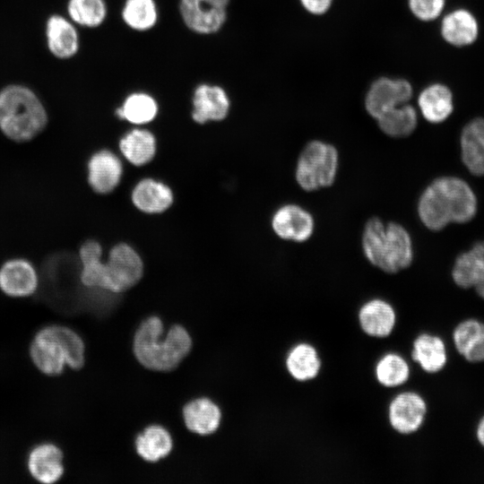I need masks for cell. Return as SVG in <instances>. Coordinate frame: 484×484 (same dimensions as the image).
I'll return each instance as SVG.
<instances>
[{
	"label": "cell",
	"instance_id": "18",
	"mask_svg": "<svg viewBox=\"0 0 484 484\" xmlns=\"http://www.w3.org/2000/svg\"><path fill=\"white\" fill-rule=\"evenodd\" d=\"M46 38L49 51L57 58L69 59L79 51L77 30L73 22L61 15H51L48 19Z\"/></svg>",
	"mask_w": 484,
	"mask_h": 484
},
{
	"label": "cell",
	"instance_id": "32",
	"mask_svg": "<svg viewBox=\"0 0 484 484\" xmlns=\"http://www.w3.org/2000/svg\"><path fill=\"white\" fill-rule=\"evenodd\" d=\"M410 376L411 368L408 361L396 352L385 353L375 366L376 379L385 388H395L404 385Z\"/></svg>",
	"mask_w": 484,
	"mask_h": 484
},
{
	"label": "cell",
	"instance_id": "5",
	"mask_svg": "<svg viewBox=\"0 0 484 484\" xmlns=\"http://www.w3.org/2000/svg\"><path fill=\"white\" fill-rule=\"evenodd\" d=\"M339 154L331 143L313 140L301 151L296 166L295 177L305 191H315L331 186L336 178Z\"/></svg>",
	"mask_w": 484,
	"mask_h": 484
},
{
	"label": "cell",
	"instance_id": "36",
	"mask_svg": "<svg viewBox=\"0 0 484 484\" xmlns=\"http://www.w3.org/2000/svg\"><path fill=\"white\" fill-rule=\"evenodd\" d=\"M299 2L307 13L319 16L330 10L333 0H299Z\"/></svg>",
	"mask_w": 484,
	"mask_h": 484
},
{
	"label": "cell",
	"instance_id": "31",
	"mask_svg": "<svg viewBox=\"0 0 484 484\" xmlns=\"http://www.w3.org/2000/svg\"><path fill=\"white\" fill-rule=\"evenodd\" d=\"M138 454L147 462H157L172 450L170 434L160 426H151L135 441Z\"/></svg>",
	"mask_w": 484,
	"mask_h": 484
},
{
	"label": "cell",
	"instance_id": "34",
	"mask_svg": "<svg viewBox=\"0 0 484 484\" xmlns=\"http://www.w3.org/2000/svg\"><path fill=\"white\" fill-rule=\"evenodd\" d=\"M50 327L64 349L66 363L74 369L82 367L84 363V344L80 336L67 327Z\"/></svg>",
	"mask_w": 484,
	"mask_h": 484
},
{
	"label": "cell",
	"instance_id": "24",
	"mask_svg": "<svg viewBox=\"0 0 484 484\" xmlns=\"http://www.w3.org/2000/svg\"><path fill=\"white\" fill-rule=\"evenodd\" d=\"M160 110L156 98L143 91L130 92L116 108L115 116L117 119L143 126L151 124L158 117Z\"/></svg>",
	"mask_w": 484,
	"mask_h": 484
},
{
	"label": "cell",
	"instance_id": "26",
	"mask_svg": "<svg viewBox=\"0 0 484 484\" xmlns=\"http://www.w3.org/2000/svg\"><path fill=\"white\" fill-rule=\"evenodd\" d=\"M452 278L462 289H471L484 281V240L461 253L453 266Z\"/></svg>",
	"mask_w": 484,
	"mask_h": 484
},
{
	"label": "cell",
	"instance_id": "8",
	"mask_svg": "<svg viewBox=\"0 0 484 484\" xmlns=\"http://www.w3.org/2000/svg\"><path fill=\"white\" fill-rule=\"evenodd\" d=\"M427 414L426 400L414 391L397 393L387 409L390 427L396 433L405 436L418 432L424 425Z\"/></svg>",
	"mask_w": 484,
	"mask_h": 484
},
{
	"label": "cell",
	"instance_id": "4",
	"mask_svg": "<svg viewBox=\"0 0 484 484\" xmlns=\"http://www.w3.org/2000/svg\"><path fill=\"white\" fill-rule=\"evenodd\" d=\"M47 124L46 108L33 91L20 84H10L0 91V130L6 137L28 142Z\"/></svg>",
	"mask_w": 484,
	"mask_h": 484
},
{
	"label": "cell",
	"instance_id": "9",
	"mask_svg": "<svg viewBox=\"0 0 484 484\" xmlns=\"http://www.w3.org/2000/svg\"><path fill=\"white\" fill-rule=\"evenodd\" d=\"M413 96L411 83L403 78L379 77L369 86L365 97V108L376 119L382 114L402 104Z\"/></svg>",
	"mask_w": 484,
	"mask_h": 484
},
{
	"label": "cell",
	"instance_id": "1",
	"mask_svg": "<svg viewBox=\"0 0 484 484\" xmlns=\"http://www.w3.org/2000/svg\"><path fill=\"white\" fill-rule=\"evenodd\" d=\"M417 210L423 225L437 231L450 223L471 220L478 211V200L465 180L444 176L436 178L423 190Z\"/></svg>",
	"mask_w": 484,
	"mask_h": 484
},
{
	"label": "cell",
	"instance_id": "22",
	"mask_svg": "<svg viewBox=\"0 0 484 484\" xmlns=\"http://www.w3.org/2000/svg\"><path fill=\"white\" fill-rule=\"evenodd\" d=\"M461 158L475 176H484V117L470 120L460 135Z\"/></svg>",
	"mask_w": 484,
	"mask_h": 484
},
{
	"label": "cell",
	"instance_id": "29",
	"mask_svg": "<svg viewBox=\"0 0 484 484\" xmlns=\"http://www.w3.org/2000/svg\"><path fill=\"white\" fill-rule=\"evenodd\" d=\"M121 19L134 31H149L158 24L160 19L157 1L125 0L121 8Z\"/></svg>",
	"mask_w": 484,
	"mask_h": 484
},
{
	"label": "cell",
	"instance_id": "13",
	"mask_svg": "<svg viewBox=\"0 0 484 484\" xmlns=\"http://www.w3.org/2000/svg\"><path fill=\"white\" fill-rule=\"evenodd\" d=\"M439 31L448 45L466 48L473 45L480 36V23L467 8H454L441 16Z\"/></svg>",
	"mask_w": 484,
	"mask_h": 484
},
{
	"label": "cell",
	"instance_id": "28",
	"mask_svg": "<svg viewBox=\"0 0 484 484\" xmlns=\"http://www.w3.org/2000/svg\"><path fill=\"white\" fill-rule=\"evenodd\" d=\"M183 417L189 430L199 435H210L219 428L221 412L211 400L200 398L185 406Z\"/></svg>",
	"mask_w": 484,
	"mask_h": 484
},
{
	"label": "cell",
	"instance_id": "14",
	"mask_svg": "<svg viewBox=\"0 0 484 484\" xmlns=\"http://www.w3.org/2000/svg\"><path fill=\"white\" fill-rule=\"evenodd\" d=\"M396 320V312L393 305L380 298L366 301L358 312V322L361 331L371 338L388 337L394 330Z\"/></svg>",
	"mask_w": 484,
	"mask_h": 484
},
{
	"label": "cell",
	"instance_id": "23",
	"mask_svg": "<svg viewBox=\"0 0 484 484\" xmlns=\"http://www.w3.org/2000/svg\"><path fill=\"white\" fill-rule=\"evenodd\" d=\"M157 139L154 134L137 126L125 133L118 141V149L132 165L141 167L151 162L157 153Z\"/></svg>",
	"mask_w": 484,
	"mask_h": 484
},
{
	"label": "cell",
	"instance_id": "20",
	"mask_svg": "<svg viewBox=\"0 0 484 484\" xmlns=\"http://www.w3.org/2000/svg\"><path fill=\"white\" fill-rule=\"evenodd\" d=\"M411 359L428 374L442 371L448 360L445 341L438 335L422 333L412 342Z\"/></svg>",
	"mask_w": 484,
	"mask_h": 484
},
{
	"label": "cell",
	"instance_id": "7",
	"mask_svg": "<svg viewBox=\"0 0 484 484\" xmlns=\"http://www.w3.org/2000/svg\"><path fill=\"white\" fill-rule=\"evenodd\" d=\"M107 265L109 291L119 293L136 285L143 276L144 264L134 247L125 242L116 244L108 252Z\"/></svg>",
	"mask_w": 484,
	"mask_h": 484
},
{
	"label": "cell",
	"instance_id": "30",
	"mask_svg": "<svg viewBox=\"0 0 484 484\" xmlns=\"http://www.w3.org/2000/svg\"><path fill=\"white\" fill-rule=\"evenodd\" d=\"M376 120L384 134L393 138H402L415 131L418 125V112L408 102L386 111Z\"/></svg>",
	"mask_w": 484,
	"mask_h": 484
},
{
	"label": "cell",
	"instance_id": "16",
	"mask_svg": "<svg viewBox=\"0 0 484 484\" xmlns=\"http://www.w3.org/2000/svg\"><path fill=\"white\" fill-rule=\"evenodd\" d=\"M417 103L423 118L431 124L445 122L454 109L453 91L443 82H433L423 88Z\"/></svg>",
	"mask_w": 484,
	"mask_h": 484
},
{
	"label": "cell",
	"instance_id": "15",
	"mask_svg": "<svg viewBox=\"0 0 484 484\" xmlns=\"http://www.w3.org/2000/svg\"><path fill=\"white\" fill-rule=\"evenodd\" d=\"M131 202L140 212L159 214L169 210L174 202L172 189L151 177L141 179L131 192Z\"/></svg>",
	"mask_w": 484,
	"mask_h": 484
},
{
	"label": "cell",
	"instance_id": "10",
	"mask_svg": "<svg viewBox=\"0 0 484 484\" xmlns=\"http://www.w3.org/2000/svg\"><path fill=\"white\" fill-rule=\"evenodd\" d=\"M191 107L192 120L202 125L226 119L230 111L231 100L222 86L200 82L193 90Z\"/></svg>",
	"mask_w": 484,
	"mask_h": 484
},
{
	"label": "cell",
	"instance_id": "25",
	"mask_svg": "<svg viewBox=\"0 0 484 484\" xmlns=\"http://www.w3.org/2000/svg\"><path fill=\"white\" fill-rule=\"evenodd\" d=\"M285 367L295 381L304 383L318 376L322 360L315 346L308 342H298L289 350Z\"/></svg>",
	"mask_w": 484,
	"mask_h": 484
},
{
	"label": "cell",
	"instance_id": "27",
	"mask_svg": "<svg viewBox=\"0 0 484 484\" xmlns=\"http://www.w3.org/2000/svg\"><path fill=\"white\" fill-rule=\"evenodd\" d=\"M63 454L59 448L44 444L34 448L29 456L28 465L31 475L42 483H54L64 472Z\"/></svg>",
	"mask_w": 484,
	"mask_h": 484
},
{
	"label": "cell",
	"instance_id": "2",
	"mask_svg": "<svg viewBox=\"0 0 484 484\" xmlns=\"http://www.w3.org/2000/svg\"><path fill=\"white\" fill-rule=\"evenodd\" d=\"M163 324L158 316L147 318L136 331L134 351L138 361L156 371H169L188 354L192 340L181 325L171 327L162 339Z\"/></svg>",
	"mask_w": 484,
	"mask_h": 484
},
{
	"label": "cell",
	"instance_id": "33",
	"mask_svg": "<svg viewBox=\"0 0 484 484\" xmlns=\"http://www.w3.org/2000/svg\"><path fill=\"white\" fill-rule=\"evenodd\" d=\"M67 13L73 23L93 29L105 22L108 9L105 0H68Z\"/></svg>",
	"mask_w": 484,
	"mask_h": 484
},
{
	"label": "cell",
	"instance_id": "38",
	"mask_svg": "<svg viewBox=\"0 0 484 484\" xmlns=\"http://www.w3.org/2000/svg\"><path fill=\"white\" fill-rule=\"evenodd\" d=\"M478 296L484 299V281L473 287Z\"/></svg>",
	"mask_w": 484,
	"mask_h": 484
},
{
	"label": "cell",
	"instance_id": "11",
	"mask_svg": "<svg viewBox=\"0 0 484 484\" xmlns=\"http://www.w3.org/2000/svg\"><path fill=\"white\" fill-rule=\"evenodd\" d=\"M272 228L280 238L301 243L313 235L315 220L312 214L303 207L288 203L275 211L272 217Z\"/></svg>",
	"mask_w": 484,
	"mask_h": 484
},
{
	"label": "cell",
	"instance_id": "35",
	"mask_svg": "<svg viewBox=\"0 0 484 484\" xmlns=\"http://www.w3.org/2000/svg\"><path fill=\"white\" fill-rule=\"evenodd\" d=\"M446 0H408V6L415 18L429 22L439 19L445 8Z\"/></svg>",
	"mask_w": 484,
	"mask_h": 484
},
{
	"label": "cell",
	"instance_id": "37",
	"mask_svg": "<svg viewBox=\"0 0 484 484\" xmlns=\"http://www.w3.org/2000/svg\"><path fill=\"white\" fill-rule=\"evenodd\" d=\"M475 434L479 444L484 448V416L478 421Z\"/></svg>",
	"mask_w": 484,
	"mask_h": 484
},
{
	"label": "cell",
	"instance_id": "19",
	"mask_svg": "<svg viewBox=\"0 0 484 484\" xmlns=\"http://www.w3.org/2000/svg\"><path fill=\"white\" fill-rule=\"evenodd\" d=\"M30 355L35 365L48 375L61 373L66 363L64 349L50 326L36 335Z\"/></svg>",
	"mask_w": 484,
	"mask_h": 484
},
{
	"label": "cell",
	"instance_id": "12",
	"mask_svg": "<svg viewBox=\"0 0 484 484\" xmlns=\"http://www.w3.org/2000/svg\"><path fill=\"white\" fill-rule=\"evenodd\" d=\"M87 180L91 188L99 194L113 192L121 182L123 163L120 158L108 149L94 152L87 163Z\"/></svg>",
	"mask_w": 484,
	"mask_h": 484
},
{
	"label": "cell",
	"instance_id": "17",
	"mask_svg": "<svg viewBox=\"0 0 484 484\" xmlns=\"http://www.w3.org/2000/svg\"><path fill=\"white\" fill-rule=\"evenodd\" d=\"M37 285L35 268L25 259L8 260L0 268V289L9 296H29L35 291Z\"/></svg>",
	"mask_w": 484,
	"mask_h": 484
},
{
	"label": "cell",
	"instance_id": "3",
	"mask_svg": "<svg viewBox=\"0 0 484 484\" xmlns=\"http://www.w3.org/2000/svg\"><path fill=\"white\" fill-rule=\"evenodd\" d=\"M361 244L367 261L386 273H397L412 264V240L399 223L385 224L379 218H370L364 226Z\"/></svg>",
	"mask_w": 484,
	"mask_h": 484
},
{
	"label": "cell",
	"instance_id": "6",
	"mask_svg": "<svg viewBox=\"0 0 484 484\" xmlns=\"http://www.w3.org/2000/svg\"><path fill=\"white\" fill-rule=\"evenodd\" d=\"M230 0H179L178 12L184 25L193 33L209 36L225 25Z\"/></svg>",
	"mask_w": 484,
	"mask_h": 484
},
{
	"label": "cell",
	"instance_id": "21",
	"mask_svg": "<svg viewBox=\"0 0 484 484\" xmlns=\"http://www.w3.org/2000/svg\"><path fill=\"white\" fill-rule=\"evenodd\" d=\"M454 349L471 363L484 362V323L476 318L461 321L453 330Z\"/></svg>",
	"mask_w": 484,
	"mask_h": 484
}]
</instances>
